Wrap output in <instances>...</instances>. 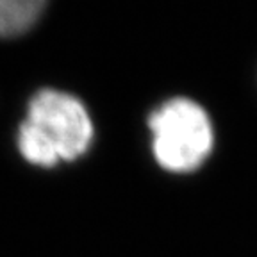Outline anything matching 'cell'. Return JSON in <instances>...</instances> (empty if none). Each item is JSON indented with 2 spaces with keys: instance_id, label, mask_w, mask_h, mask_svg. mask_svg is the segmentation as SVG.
<instances>
[{
  "instance_id": "obj_3",
  "label": "cell",
  "mask_w": 257,
  "mask_h": 257,
  "mask_svg": "<svg viewBox=\"0 0 257 257\" xmlns=\"http://www.w3.org/2000/svg\"><path fill=\"white\" fill-rule=\"evenodd\" d=\"M45 4L47 0H0V38H15L31 31Z\"/></svg>"
},
{
  "instance_id": "obj_1",
  "label": "cell",
  "mask_w": 257,
  "mask_h": 257,
  "mask_svg": "<svg viewBox=\"0 0 257 257\" xmlns=\"http://www.w3.org/2000/svg\"><path fill=\"white\" fill-rule=\"evenodd\" d=\"M93 140L95 125L86 105L70 93L47 88L29 100L16 149L25 163L48 170L84 157Z\"/></svg>"
},
{
  "instance_id": "obj_2",
  "label": "cell",
  "mask_w": 257,
  "mask_h": 257,
  "mask_svg": "<svg viewBox=\"0 0 257 257\" xmlns=\"http://www.w3.org/2000/svg\"><path fill=\"white\" fill-rule=\"evenodd\" d=\"M149 131L154 159L168 173L197 172L214 150V127L207 111L186 96L170 98L150 112Z\"/></svg>"
}]
</instances>
